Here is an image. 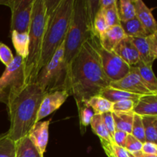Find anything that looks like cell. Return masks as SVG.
<instances>
[{"mask_svg":"<svg viewBox=\"0 0 157 157\" xmlns=\"http://www.w3.org/2000/svg\"><path fill=\"white\" fill-rule=\"evenodd\" d=\"M90 38L68 64V93L76 104L100 95L111 82Z\"/></svg>","mask_w":157,"mask_h":157,"instance_id":"1","label":"cell"},{"mask_svg":"<svg viewBox=\"0 0 157 157\" xmlns=\"http://www.w3.org/2000/svg\"><path fill=\"white\" fill-rule=\"evenodd\" d=\"M45 94L36 82L25 84L6 100L10 127L9 137L16 143L28 136L35 124L39 107Z\"/></svg>","mask_w":157,"mask_h":157,"instance_id":"2","label":"cell"},{"mask_svg":"<svg viewBox=\"0 0 157 157\" xmlns=\"http://www.w3.org/2000/svg\"><path fill=\"white\" fill-rule=\"evenodd\" d=\"M48 9V20L43 38L40 70L48 64L65 41L73 12L74 0H45Z\"/></svg>","mask_w":157,"mask_h":157,"instance_id":"3","label":"cell"},{"mask_svg":"<svg viewBox=\"0 0 157 157\" xmlns=\"http://www.w3.org/2000/svg\"><path fill=\"white\" fill-rule=\"evenodd\" d=\"M99 9V1L74 0L70 26L64 41V59L70 64L83 44L95 35L93 22Z\"/></svg>","mask_w":157,"mask_h":157,"instance_id":"4","label":"cell"},{"mask_svg":"<svg viewBox=\"0 0 157 157\" xmlns=\"http://www.w3.org/2000/svg\"><path fill=\"white\" fill-rule=\"evenodd\" d=\"M48 20V9L45 0H35L32 9V21L29 32V55L24 60L23 73L25 84L35 82L38 75L43 38Z\"/></svg>","mask_w":157,"mask_h":157,"instance_id":"5","label":"cell"},{"mask_svg":"<svg viewBox=\"0 0 157 157\" xmlns=\"http://www.w3.org/2000/svg\"><path fill=\"white\" fill-rule=\"evenodd\" d=\"M35 82L45 94L58 90L68 93V64L64 59V41L50 61L40 70Z\"/></svg>","mask_w":157,"mask_h":157,"instance_id":"6","label":"cell"},{"mask_svg":"<svg viewBox=\"0 0 157 157\" xmlns=\"http://www.w3.org/2000/svg\"><path fill=\"white\" fill-rule=\"evenodd\" d=\"M92 45L98 53L103 69L111 82L124 78L130 72V67L114 52H109L101 46L100 39L94 35L90 38Z\"/></svg>","mask_w":157,"mask_h":157,"instance_id":"7","label":"cell"},{"mask_svg":"<svg viewBox=\"0 0 157 157\" xmlns=\"http://www.w3.org/2000/svg\"><path fill=\"white\" fill-rule=\"evenodd\" d=\"M23 66L24 59L16 55L12 62L6 67L2 75L0 77V101L6 103L9 94L25 85Z\"/></svg>","mask_w":157,"mask_h":157,"instance_id":"8","label":"cell"},{"mask_svg":"<svg viewBox=\"0 0 157 157\" xmlns=\"http://www.w3.org/2000/svg\"><path fill=\"white\" fill-rule=\"evenodd\" d=\"M35 0H10L9 7L12 12L10 32L29 33Z\"/></svg>","mask_w":157,"mask_h":157,"instance_id":"9","label":"cell"},{"mask_svg":"<svg viewBox=\"0 0 157 157\" xmlns=\"http://www.w3.org/2000/svg\"><path fill=\"white\" fill-rule=\"evenodd\" d=\"M110 87L141 96L153 94L144 84L134 66H132L130 72L124 78L120 81L110 82Z\"/></svg>","mask_w":157,"mask_h":157,"instance_id":"10","label":"cell"},{"mask_svg":"<svg viewBox=\"0 0 157 157\" xmlns=\"http://www.w3.org/2000/svg\"><path fill=\"white\" fill-rule=\"evenodd\" d=\"M69 96L66 90H58L44 95L39 107L35 124L59 109Z\"/></svg>","mask_w":157,"mask_h":157,"instance_id":"11","label":"cell"},{"mask_svg":"<svg viewBox=\"0 0 157 157\" xmlns=\"http://www.w3.org/2000/svg\"><path fill=\"white\" fill-rule=\"evenodd\" d=\"M51 119L46 121H40L32 127L29 131L28 136L37 150L41 157H44L46 147L48 143L49 138V125Z\"/></svg>","mask_w":157,"mask_h":157,"instance_id":"12","label":"cell"},{"mask_svg":"<svg viewBox=\"0 0 157 157\" xmlns=\"http://www.w3.org/2000/svg\"><path fill=\"white\" fill-rule=\"evenodd\" d=\"M136 17L145 29L147 35H150L157 32V22L152 14V11L142 0H133Z\"/></svg>","mask_w":157,"mask_h":157,"instance_id":"13","label":"cell"},{"mask_svg":"<svg viewBox=\"0 0 157 157\" xmlns=\"http://www.w3.org/2000/svg\"><path fill=\"white\" fill-rule=\"evenodd\" d=\"M113 52L130 67L134 66L140 61L139 53L133 44L131 37L126 36L117 45Z\"/></svg>","mask_w":157,"mask_h":157,"instance_id":"14","label":"cell"},{"mask_svg":"<svg viewBox=\"0 0 157 157\" xmlns=\"http://www.w3.org/2000/svg\"><path fill=\"white\" fill-rule=\"evenodd\" d=\"M133 113L141 117L157 118V93L141 96L135 105Z\"/></svg>","mask_w":157,"mask_h":157,"instance_id":"15","label":"cell"},{"mask_svg":"<svg viewBox=\"0 0 157 157\" xmlns=\"http://www.w3.org/2000/svg\"><path fill=\"white\" fill-rule=\"evenodd\" d=\"M127 35L120 25L110 27L99 38L101 46L109 52H113L115 48Z\"/></svg>","mask_w":157,"mask_h":157,"instance_id":"16","label":"cell"},{"mask_svg":"<svg viewBox=\"0 0 157 157\" xmlns=\"http://www.w3.org/2000/svg\"><path fill=\"white\" fill-rule=\"evenodd\" d=\"M133 42L139 53L140 61H143L145 64L153 67V61L156 60L150 43H149L147 37L145 38H132Z\"/></svg>","mask_w":157,"mask_h":157,"instance_id":"17","label":"cell"},{"mask_svg":"<svg viewBox=\"0 0 157 157\" xmlns=\"http://www.w3.org/2000/svg\"><path fill=\"white\" fill-rule=\"evenodd\" d=\"M134 67L147 87L153 93H157V78L151 66L147 65L143 61H140L137 64H135Z\"/></svg>","mask_w":157,"mask_h":157,"instance_id":"18","label":"cell"},{"mask_svg":"<svg viewBox=\"0 0 157 157\" xmlns=\"http://www.w3.org/2000/svg\"><path fill=\"white\" fill-rule=\"evenodd\" d=\"M100 95L113 104L118 101H124V100H132V101H137L141 97V95L135 94L130 93L125 90H118V89L113 88L110 86L103 90Z\"/></svg>","mask_w":157,"mask_h":157,"instance_id":"19","label":"cell"},{"mask_svg":"<svg viewBox=\"0 0 157 157\" xmlns=\"http://www.w3.org/2000/svg\"><path fill=\"white\" fill-rule=\"evenodd\" d=\"M116 130L131 134L134 113L133 112H112Z\"/></svg>","mask_w":157,"mask_h":157,"instance_id":"20","label":"cell"},{"mask_svg":"<svg viewBox=\"0 0 157 157\" xmlns=\"http://www.w3.org/2000/svg\"><path fill=\"white\" fill-rule=\"evenodd\" d=\"M11 36L17 55H19L23 59L25 60L29 55V33H19L14 31L11 32Z\"/></svg>","mask_w":157,"mask_h":157,"instance_id":"21","label":"cell"},{"mask_svg":"<svg viewBox=\"0 0 157 157\" xmlns=\"http://www.w3.org/2000/svg\"><path fill=\"white\" fill-rule=\"evenodd\" d=\"M121 26L127 36L131 38H145L148 36L145 29L136 17L126 21H121Z\"/></svg>","mask_w":157,"mask_h":157,"instance_id":"22","label":"cell"},{"mask_svg":"<svg viewBox=\"0 0 157 157\" xmlns=\"http://www.w3.org/2000/svg\"><path fill=\"white\" fill-rule=\"evenodd\" d=\"M15 147V157H41L28 136L17 141Z\"/></svg>","mask_w":157,"mask_h":157,"instance_id":"23","label":"cell"},{"mask_svg":"<svg viewBox=\"0 0 157 157\" xmlns=\"http://www.w3.org/2000/svg\"><path fill=\"white\" fill-rule=\"evenodd\" d=\"M90 127L94 133L100 138L101 144H113L107 128H106L104 123L103 121L101 115L96 114L94 116L91 122H90Z\"/></svg>","mask_w":157,"mask_h":157,"instance_id":"24","label":"cell"},{"mask_svg":"<svg viewBox=\"0 0 157 157\" xmlns=\"http://www.w3.org/2000/svg\"><path fill=\"white\" fill-rule=\"evenodd\" d=\"M87 102L93 110L94 115H101L103 113L113 111V103L101 97V95L93 97Z\"/></svg>","mask_w":157,"mask_h":157,"instance_id":"25","label":"cell"},{"mask_svg":"<svg viewBox=\"0 0 157 157\" xmlns=\"http://www.w3.org/2000/svg\"><path fill=\"white\" fill-rule=\"evenodd\" d=\"M120 21H126L136 17L134 4L132 0H117Z\"/></svg>","mask_w":157,"mask_h":157,"instance_id":"26","label":"cell"},{"mask_svg":"<svg viewBox=\"0 0 157 157\" xmlns=\"http://www.w3.org/2000/svg\"><path fill=\"white\" fill-rule=\"evenodd\" d=\"M77 106H78V114H79L81 133H84V132H85L86 127L90 124V122L94 116V113L91 107L88 105L87 101L78 103L77 104Z\"/></svg>","mask_w":157,"mask_h":157,"instance_id":"27","label":"cell"},{"mask_svg":"<svg viewBox=\"0 0 157 157\" xmlns=\"http://www.w3.org/2000/svg\"><path fill=\"white\" fill-rule=\"evenodd\" d=\"M15 142L8 135V132L0 134V157H15Z\"/></svg>","mask_w":157,"mask_h":157,"instance_id":"28","label":"cell"},{"mask_svg":"<svg viewBox=\"0 0 157 157\" xmlns=\"http://www.w3.org/2000/svg\"><path fill=\"white\" fill-rule=\"evenodd\" d=\"M143 124L145 130L146 142L153 143L156 144L157 131L156 127V117H142Z\"/></svg>","mask_w":157,"mask_h":157,"instance_id":"29","label":"cell"},{"mask_svg":"<svg viewBox=\"0 0 157 157\" xmlns=\"http://www.w3.org/2000/svg\"><path fill=\"white\" fill-rule=\"evenodd\" d=\"M93 28L95 35H97L99 38L102 36L103 34L108 29L103 11L100 8L96 15H95L94 18Z\"/></svg>","mask_w":157,"mask_h":157,"instance_id":"30","label":"cell"},{"mask_svg":"<svg viewBox=\"0 0 157 157\" xmlns=\"http://www.w3.org/2000/svg\"><path fill=\"white\" fill-rule=\"evenodd\" d=\"M131 135H133L135 138H136L143 144L146 142L145 130H144V124H143L142 117L136 113H134Z\"/></svg>","mask_w":157,"mask_h":157,"instance_id":"31","label":"cell"},{"mask_svg":"<svg viewBox=\"0 0 157 157\" xmlns=\"http://www.w3.org/2000/svg\"><path fill=\"white\" fill-rule=\"evenodd\" d=\"M102 11L107 27L110 28L121 25V21H120L119 15H118L117 8V2L115 4L112 5L111 6Z\"/></svg>","mask_w":157,"mask_h":157,"instance_id":"32","label":"cell"},{"mask_svg":"<svg viewBox=\"0 0 157 157\" xmlns=\"http://www.w3.org/2000/svg\"><path fill=\"white\" fill-rule=\"evenodd\" d=\"M142 147L143 143L138 140L133 135H127V140H126L125 142V146H124V149L128 153L133 154V153H137V152H140L141 150H142Z\"/></svg>","mask_w":157,"mask_h":157,"instance_id":"33","label":"cell"},{"mask_svg":"<svg viewBox=\"0 0 157 157\" xmlns=\"http://www.w3.org/2000/svg\"><path fill=\"white\" fill-rule=\"evenodd\" d=\"M136 102L137 101H132V100H124V101L113 103L112 112H125V113L133 112V109Z\"/></svg>","mask_w":157,"mask_h":157,"instance_id":"34","label":"cell"},{"mask_svg":"<svg viewBox=\"0 0 157 157\" xmlns=\"http://www.w3.org/2000/svg\"><path fill=\"white\" fill-rule=\"evenodd\" d=\"M13 60L14 55H12L11 49L2 42H0V61H2V63L6 65V67H7L12 62Z\"/></svg>","mask_w":157,"mask_h":157,"instance_id":"35","label":"cell"},{"mask_svg":"<svg viewBox=\"0 0 157 157\" xmlns=\"http://www.w3.org/2000/svg\"><path fill=\"white\" fill-rule=\"evenodd\" d=\"M101 117H102L104 125H105L106 128H107V131H108L109 134H110V137L113 140V135H114L115 131H116V127H115V123L114 121H113L112 112L103 113V114H101Z\"/></svg>","mask_w":157,"mask_h":157,"instance_id":"36","label":"cell"},{"mask_svg":"<svg viewBox=\"0 0 157 157\" xmlns=\"http://www.w3.org/2000/svg\"><path fill=\"white\" fill-rule=\"evenodd\" d=\"M127 135H128V133H125V132L116 130L113 138V143H114L115 144H117V146H119V147L124 148Z\"/></svg>","mask_w":157,"mask_h":157,"instance_id":"37","label":"cell"},{"mask_svg":"<svg viewBox=\"0 0 157 157\" xmlns=\"http://www.w3.org/2000/svg\"><path fill=\"white\" fill-rule=\"evenodd\" d=\"M141 152L147 155H154L157 156V145L150 142H145L143 144Z\"/></svg>","mask_w":157,"mask_h":157,"instance_id":"38","label":"cell"},{"mask_svg":"<svg viewBox=\"0 0 157 157\" xmlns=\"http://www.w3.org/2000/svg\"><path fill=\"white\" fill-rule=\"evenodd\" d=\"M112 157H130L127 150L119 147L114 143L112 145Z\"/></svg>","mask_w":157,"mask_h":157,"instance_id":"39","label":"cell"},{"mask_svg":"<svg viewBox=\"0 0 157 157\" xmlns=\"http://www.w3.org/2000/svg\"><path fill=\"white\" fill-rule=\"evenodd\" d=\"M147 38H148L152 52H153L155 58L157 59V32L152 34V35H148Z\"/></svg>","mask_w":157,"mask_h":157,"instance_id":"40","label":"cell"},{"mask_svg":"<svg viewBox=\"0 0 157 157\" xmlns=\"http://www.w3.org/2000/svg\"><path fill=\"white\" fill-rule=\"evenodd\" d=\"M117 0H99V8L101 10H104L115 4Z\"/></svg>","mask_w":157,"mask_h":157,"instance_id":"41","label":"cell"},{"mask_svg":"<svg viewBox=\"0 0 157 157\" xmlns=\"http://www.w3.org/2000/svg\"><path fill=\"white\" fill-rule=\"evenodd\" d=\"M132 154V153H131ZM133 155H134L136 157H157V156H154V155H147L143 153L142 152H137V153H133Z\"/></svg>","mask_w":157,"mask_h":157,"instance_id":"42","label":"cell"},{"mask_svg":"<svg viewBox=\"0 0 157 157\" xmlns=\"http://www.w3.org/2000/svg\"><path fill=\"white\" fill-rule=\"evenodd\" d=\"M10 0H0V5H6V6H9Z\"/></svg>","mask_w":157,"mask_h":157,"instance_id":"43","label":"cell"},{"mask_svg":"<svg viewBox=\"0 0 157 157\" xmlns=\"http://www.w3.org/2000/svg\"><path fill=\"white\" fill-rule=\"evenodd\" d=\"M129 153V156H130V157H136V156H135L134 155L131 154V153Z\"/></svg>","mask_w":157,"mask_h":157,"instance_id":"44","label":"cell"},{"mask_svg":"<svg viewBox=\"0 0 157 157\" xmlns=\"http://www.w3.org/2000/svg\"><path fill=\"white\" fill-rule=\"evenodd\" d=\"M155 124H156V131H157V118L156 119V122H155ZM156 145H157V140H156Z\"/></svg>","mask_w":157,"mask_h":157,"instance_id":"45","label":"cell"}]
</instances>
